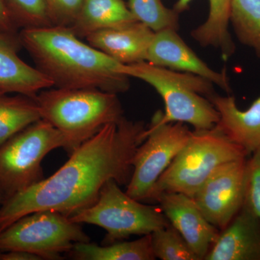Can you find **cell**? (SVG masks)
<instances>
[{
    "label": "cell",
    "mask_w": 260,
    "mask_h": 260,
    "mask_svg": "<svg viewBox=\"0 0 260 260\" xmlns=\"http://www.w3.org/2000/svg\"><path fill=\"white\" fill-rule=\"evenodd\" d=\"M18 34L0 31V90L36 98L42 90L54 83L37 68L22 60Z\"/></svg>",
    "instance_id": "obj_14"
},
{
    "label": "cell",
    "mask_w": 260,
    "mask_h": 260,
    "mask_svg": "<svg viewBox=\"0 0 260 260\" xmlns=\"http://www.w3.org/2000/svg\"><path fill=\"white\" fill-rule=\"evenodd\" d=\"M246 203L260 219V148L247 159Z\"/></svg>",
    "instance_id": "obj_26"
},
{
    "label": "cell",
    "mask_w": 260,
    "mask_h": 260,
    "mask_svg": "<svg viewBox=\"0 0 260 260\" xmlns=\"http://www.w3.org/2000/svg\"><path fill=\"white\" fill-rule=\"evenodd\" d=\"M191 133L184 123L160 124L152 119L145 131L146 138L133 157L126 194L138 201H148L155 183L185 146Z\"/></svg>",
    "instance_id": "obj_9"
},
{
    "label": "cell",
    "mask_w": 260,
    "mask_h": 260,
    "mask_svg": "<svg viewBox=\"0 0 260 260\" xmlns=\"http://www.w3.org/2000/svg\"><path fill=\"white\" fill-rule=\"evenodd\" d=\"M12 21L18 29L51 26L46 0H5Z\"/></svg>",
    "instance_id": "obj_24"
},
{
    "label": "cell",
    "mask_w": 260,
    "mask_h": 260,
    "mask_svg": "<svg viewBox=\"0 0 260 260\" xmlns=\"http://www.w3.org/2000/svg\"><path fill=\"white\" fill-rule=\"evenodd\" d=\"M230 22L241 43L260 58V0H232Z\"/></svg>",
    "instance_id": "obj_21"
},
{
    "label": "cell",
    "mask_w": 260,
    "mask_h": 260,
    "mask_svg": "<svg viewBox=\"0 0 260 260\" xmlns=\"http://www.w3.org/2000/svg\"><path fill=\"white\" fill-rule=\"evenodd\" d=\"M19 39L40 70L59 88H93L108 93L126 92L129 77L123 64L85 44L70 28L21 29Z\"/></svg>",
    "instance_id": "obj_2"
},
{
    "label": "cell",
    "mask_w": 260,
    "mask_h": 260,
    "mask_svg": "<svg viewBox=\"0 0 260 260\" xmlns=\"http://www.w3.org/2000/svg\"><path fill=\"white\" fill-rule=\"evenodd\" d=\"M155 32L135 22L125 26L98 30L85 38L89 45L123 64L146 59Z\"/></svg>",
    "instance_id": "obj_15"
},
{
    "label": "cell",
    "mask_w": 260,
    "mask_h": 260,
    "mask_svg": "<svg viewBox=\"0 0 260 260\" xmlns=\"http://www.w3.org/2000/svg\"><path fill=\"white\" fill-rule=\"evenodd\" d=\"M42 119L36 98L9 96L0 90V147L20 131Z\"/></svg>",
    "instance_id": "obj_20"
},
{
    "label": "cell",
    "mask_w": 260,
    "mask_h": 260,
    "mask_svg": "<svg viewBox=\"0 0 260 260\" xmlns=\"http://www.w3.org/2000/svg\"><path fill=\"white\" fill-rule=\"evenodd\" d=\"M143 121L123 117L104 126L84 142L64 165L47 179L5 200L0 208V232L19 218L40 210H54L71 218L96 203L108 181L127 185L133 159L144 141Z\"/></svg>",
    "instance_id": "obj_1"
},
{
    "label": "cell",
    "mask_w": 260,
    "mask_h": 260,
    "mask_svg": "<svg viewBox=\"0 0 260 260\" xmlns=\"http://www.w3.org/2000/svg\"><path fill=\"white\" fill-rule=\"evenodd\" d=\"M151 243L155 259L200 260L180 233L171 223L152 233Z\"/></svg>",
    "instance_id": "obj_23"
},
{
    "label": "cell",
    "mask_w": 260,
    "mask_h": 260,
    "mask_svg": "<svg viewBox=\"0 0 260 260\" xmlns=\"http://www.w3.org/2000/svg\"><path fill=\"white\" fill-rule=\"evenodd\" d=\"M191 0H178L174 10L178 13L184 11ZM210 12L204 23L191 32V36L202 47H213L228 59L235 51L229 30L232 12V0H209Z\"/></svg>",
    "instance_id": "obj_17"
},
{
    "label": "cell",
    "mask_w": 260,
    "mask_h": 260,
    "mask_svg": "<svg viewBox=\"0 0 260 260\" xmlns=\"http://www.w3.org/2000/svg\"><path fill=\"white\" fill-rule=\"evenodd\" d=\"M137 21L123 0H85L70 27L80 39L104 29L125 26Z\"/></svg>",
    "instance_id": "obj_18"
},
{
    "label": "cell",
    "mask_w": 260,
    "mask_h": 260,
    "mask_svg": "<svg viewBox=\"0 0 260 260\" xmlns=\"http://www.w3.org/2000/svg\"><path fill=\"white\" fill-rule=\"evenodd\" d=\"M85 0H46L51 25L70 28L75 23Z\"/></svg>",
    "instance_id": "obj_25"
},
{
    "label": "cell",
    "mask_w": 260,
    "mask_h": 260,
    "mask_svg": "<svg viewBox=\"0 0 260 260\" xmlns=\"http://www.w3.org/2000/svg\"><path fill=\"white\" fill-rule=\"evenodd\" d=\"M247 156L216 126L194 130L155 183L148 201L155 202L165 192L182 193L192 198L217 167Z\"/></svg>",
    "instance_id": "obj_5"
},
{
    "label": "cell",
    "mask_w": 260,
    "mask_h": 260,
    "mask_svg": "<svg viewBox=\"0 0 260 260\" xmlns=\"http://www.w3.org/2000/svg\"><path fill=\"white\" fill-rule=\"evenodd\" d=\"M205 259L260 260V219L245 203Z\"/></svg>",
    "instance_id": "obj_13"
},
{
    "label": "cell",
    "mask_w": 260,
    "mask_h": 260,
    "mask_svg": "<svg viewBox=\"0 0 260 260\" xmlns=\"http://www.w3.org/2000/svg\"><path fill=\"white\" fill-rule=\"evenodd\" d=\"M70 256L78 260H153L151 234L132 242H117L98 246L90 242L76 243Z\"/></svg>",
    "instance_id": "obj_19"
},
{
    "label": "cell",
    "mask_w": 260,
    "mask_h": 260,
    "mask_svg": "<svg viewBox=\"0 0 260 260\" xmlns=\"http://www.w3.org/2000/svg\"><path fill=\"white\" fill-rule=\"evenodd\" d=\"M2 260H42L40 256L21 250H12L3 252Z\"/></svg>",
    "instance_id": "obj_28"
},
{
    "label": "cell",
    "mask_w": 260,
    "mask_h": 260,
    "mask_svg": "<svg viewBox=\"0 0 260 260\" xmlns=\"http://www.w3.org/2000/svg\"><path fill=\"white\" fill-rule=\"evenodd\" d=\"M59 148L72 153L71 146L64 135L43 119L2 145L0 194L3 203L43 180V159L51 150Z\"/></svg>",
    "instance_id": "obj_6"
},
{
    "label": "cell",
    "mask_w": 260,
    "mask_h": 260,
    "mask_svg": "<svg viewBox=\"0 0 260 260\" xmlns=\"http://www.w3.org/2000/svg\"><path fill=\"white\" fill-rule=\"evenodd\" d=\"M121 73L149 84L161 96L165 113L156 112L153 117L158 124L187 123L195 130H203L211 129L218 123V111L209 101L215 94L209 80L146 61L122 64Z\"/></svg>",
    "instance_id": "obj_3"
},
{
    "label": "cell",
    "mask_w": 260,
    "mask_h": 260,
    "mask_svg": "<svg viewBox=\"0 0 260 260\" xmlns=\"http://www.w3.org/2000/svg\"><path fill=\"white\" fill-rule=\"evenodd\" d=\"M0 31L18 34V29L10 18L5 0H0Z\"/></svg>",
    "instance_id": "obj_27"
},
{
    "label": "cell",
    "mask_w": 260,
    "mask_h": 260,
    "mask_svg": "<svg viewBox=\"0 0 260 260\" xmlns=\"http://www.w3.org/2000/svg\"><path fill=\"white\" fill-rule=\"evenodd\" d=\"M145 61L168 69L198 75L218 85L228 93L230 92L226 73H218L211 69L174 29L155 32Z\"/></svg>",
    "instance_id": "obj_12"
},
{
    "label": "cell",
    "mask_w": 260,
    "mask_h": 260,
    "mask_svg": "<svg viewBox=\"0 0 260 260\" xmlns=\"http://www.w3.org/2000/svg\"><path fill=\"white\" fill-rule=\"evenodd\" d=\"M90 242L80 223L54 210H40L19 218L0 232V250H21L42 259H61L76 243Z\"/></svg>",
    "instance_id": "obj_8"
},
{
    "label": "cell",
    "mask_w": 260,
    "mask_h": 260,
    "mask_svg": "<svg viewBox=\"0 0 260 260\" xmlns=\"http://www.w3.org/2000/svg\"><path fill=\"white\" fill-rule=\"evenodd\" d=\"M36 100L42 119L64 135L72 153L104 126L124 117L117 94L99 89L56 88L39 92Z\"/></svg>",
    "instance_id": "obj_4"
},
{
    "label": "cell",
    "mask_w": 260,
    "mask_h": 260,
    "mask_svg": "<svg viewBox=\"0 0 260 260\" xmlns=\"http://www.w3.org/2000/svg\"><path fill=\"white\" fill-rule=\"evenodd\" d=\"M247 159L217 167L193 197L208 222L223 231L242 208L246 197Z\"/></svg>",
    "instance_id": "obj_10"
},
{
    "label": "cell",
    "mask_w": 260,
    "mask_h": 260,
    "mask_svg": "<svg viewBox=\"0 0 260 260\" xmlns=\"http://www.w3.org/2000/svg\"><path fill=\"white\" fill-rule=\"evenodd\" d=\"M127 7L137 21L155 32L179 28V13L164 6L161 0H128Z\"/></svg>",
    "instance_id": "obj_22"
},
{
    "label": "cell",
    "mask_w": 260,
    "mask_h": 260,
    "mask_svg": "<svg viewBox=\"0 0 260 260\" xmlns=\"http://www.w3.org/2000/svg\"><path fill=\"white\" fill-rule=\"evenodd\" d=\"M219 114L217 128L248 155L260 148V96L246 110L238 108L235 98L214 94L209 99Z\"/></svg>",
    "instance_id": "obj_16"
},
{
    "label": "cell",
    "mask_w": 260,
    "mask_h": 260,
    "mask_svg": "<svg viewBox=\"0 0 260 260\" xmlns=\"http://www.w3.org/2000/svg\"><path fill=\"white\" fill-rule=\"evenodd\" d=\"M2 203H3V198H2L1 194H0V204H2Z\"/></svg>",
    "instance_id": "obj_29"
},
{
    "label": "cell",
    "mask_w": 260,
    "mask_h": 260,
    "mask_svg": "<svg viewBox=\"0 0 260 260\" xmlns=\"http://www.w3.org/2000/svg\"><path fill=\"white\" fill-rule=\"evenodd\" d=\"M116 181H108L96 203L70 218L78 223L97 225L107 232L104 245L133 235H148L169 225L160 207L145 205L121 191Z\"/></svg>",
    "instance_id": "obj_7"
},
{
    "label": "cell",
    "mask_w": 260,
    "mask_h": 260,
    "mask_svg": "<svg viewBox=\"0 0 260 260\" xmlns=\"http://www.w3.org/2000/svg\"><path fill=\"white\" fill-rule=\"evenodd\" d=\"M155 202L199 259H205L220 232L205 218L193 198L182 193L165 192Z\"/></svg>",
    "instance_id": "obj_11"
},
{
    "label": "cell",
    "mask_w": 260,
    "mask_h": 260,
    "mask_svg": "<svg viewBox=\"0 0 260 260\" xmlns=\"http://www.w3.org/2000/svg\"><path fill=\"white\" fill-rule=\"evenodd\" d=\"M2 254H3V251L0 250V259H1Z\"/></svg>",
    "instance_id": "obj_30"
}]
</instances>
